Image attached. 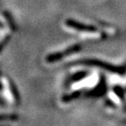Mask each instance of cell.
<instances>
[{
	"mask_svg": "<svg viewBox=\"0 0 126 126\" xmlns=\"http://www.w3.org/2000/svg\"><path fill=\"white\" fill-rule=\"evenodd\" d=\"M64 27L68 32L76 34L83 40L88 41H100L106 38L107 33L97 29L94 26L81 23L73 19H67L64 22Z\"/></svg>",
	"mask_w": 126,
	"mask_h": 126,
	"instance_id": "6da1fadb",
	"label": "cell"
},
{
	"mask_svg": "<svg viewBox=\"0 0 126 126\" xmlns=\"http://www.w3.org/2000/svg\"><path fill=\"white\" fill-rule=\"evenodd\" d=\"M2 89H1V96L2 100L5 101L11 106H16L19 103V95L15 85L12 81L6 76H2Z\"/></svg>",
	"mask_w": 126,
	"mask_h": 126,
	"instance_id": "7a4b0ae2",
	"label": "cell"
},
{
	"mask_svg": "<svg viewBox=\"0 0 126 126\" xmlns=\"http://www.w3.org/2000/svg\"><path fill=\"white\" fill-rule=\"evenodd\" d=\"M15 30L16 26L12 16L8 12H3L1 15V49L4 48V43L8 41Z\"/></svg>",
	"mask_w": 126,
	"mask_h": 126,
	"instance_id": "3957f363",
	"label": "cell"
},
{
	"mask_svg": "<svg viewBox=\"0 0 126 126\" xmlns=\"http://www.w3.org/2000/svg\"><path fill=\"white\" fill-rule=\"evenodd\" d=\"M80 50H81V46L79 45V44H75V45L70 46L67 48H65L63 51H58L55 52V53L47 54L45 60L47 63L57 62V61L62 60L64 57H66L67 55L73 54V53L79 52Z\"/></svg>",
	"mask_w": 126,
	"mask_h": 126,
	"instance_id": "277c9868",
	"label": "cell"
}]
</instances>
